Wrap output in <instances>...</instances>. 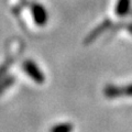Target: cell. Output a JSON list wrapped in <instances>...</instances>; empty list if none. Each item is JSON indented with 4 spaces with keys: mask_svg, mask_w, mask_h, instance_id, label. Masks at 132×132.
<instances>
[{
    "mask_svg": "<svg viewBox=\"0 0 132 132\" xmlns=\"http://www.w3.org/2000/svg\"><path fill=\"white\" fill-rule=\"evenodd\" d=\"M131 0H118L117 6H116V13L119 16L126 15L130 10Z\"/></svg>",
    "mask_w": 132,
    "mask_h": 132,
    "instance_id": "277c9868",
    "label": "cell"
},
{
    "mask_svg": "<svg viewBox=\"0 0 132 132\" xmlns=\"http://www.w3.org/2000/svg\"><path fill=\"white\" fill-rule=\"evenodd\" d=\"M23 69L29 76H30L33 80L38 84H42L45 80V76L43 73L41 72V69L38 67V65L33 63L32 61H26L23 63Z\"/></svg>",
    "mask_w": 132,
    "mask_h": 132,
    "instance_id": "6da1fadb",
    "label": "cell"
},
{
    "mask_svg": "<svg viewBox=\"0 0 132 132\" xmlns=\"http://www.w3.org/2000/svg\"><path fill=\"white\" fill-rule=\"evenodd\" d=\"M74 127L71 123H60L51 128L50 132H73Z\"/></svg>",
    "mask_w": 132,
    "mask_h": 132,
    "instance_id": "5b68a950",
    "label": "cell"
},
{
    "mask_svg": "<svg viewBox=\"0 0 132 132\" xmlns=\"http://www.w3.org/2000/svg\"><path fill=\"white\" fill-rule=\"evenodd\" d=\"M105 94L108 97H118V96H121V95H132V85L127 86L125 88L109 87L105 90Z\"/></svg>",
    "mask_w": 132,
    "mask_h": 132,
    "instance_id": "3957f363",
    "label": "cell"
},
{
    "mask_svg": "<svg viewBox=\"0 0 132 132\" xmlns=\"http://www.w3.org/2000/svg\"><path fill=\"white\" fill-rule=\"evenodd\" d=\"M32 14H33V19L34 21L39 24V26H43L47 22L48 15L47 12L45 10V8L42 7L41 5H35L32 8Z\"/></svg>",
    "mask_w": 132,
    "mask_h": 132,
    "instance_id": "7a4b0ae2",
    "label": "cell"
},
{
    "mask_svg": "<svg viewBox=\"0 0 132 132\" xmlns=\"http://www.w3.org/2000/svg\"><path fill=\"white\" fill-rule=\"evenodd\" d=\"M109 24H110V22H109V21H105V22H102V23L100 24V26H99V27L96 29V30H94L92 33H90L89 38L87 39V41H86V42H90V41H93L95 38H96V36H98L99 33L102 32V31L105 30V29L108 28L107 26H109Z\"/></svg>",
    "mask_w": 132,
    "mask_h": 132,
    "instance_id": "8992f818",
    "label": "cell"
}]
</instances>
